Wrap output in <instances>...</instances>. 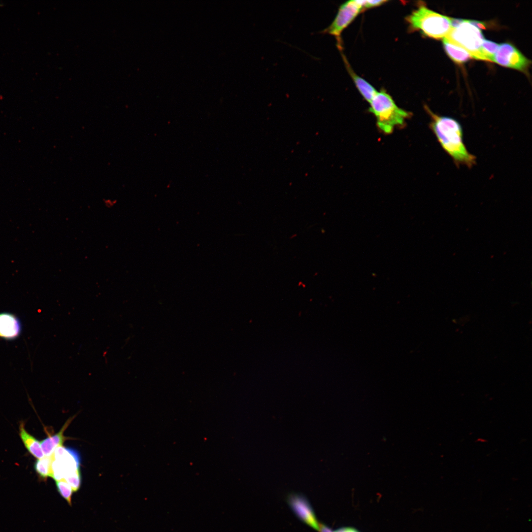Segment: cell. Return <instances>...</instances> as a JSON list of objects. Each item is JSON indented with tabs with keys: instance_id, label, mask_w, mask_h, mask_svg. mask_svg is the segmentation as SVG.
I'll return each mask as SVG.
<instances>
[{
	"instance_id": "obj_1",
	"label": "cell",
	"mask_w": 532,
	"mask_h": 532,
	"mask_svg": "<svg viewBox=\"0 0 532 532\" xmlns=\"http://www.w3.org/2000/svg\"><path fill=\"white\" fill-rule=\"evenodd\" d=\"M431 120L430 127L442 149L457 166L471 167L476 157L467 149L463 141L462 126L455 119L433 113L426 107Z\"/></svg>"
},
{
	"instance_id": "obj_2",
	"label": "cell",
	"mask_w": 532,
	"mask_h": 532,
	"mask_svg": "<svg viewBox=\"0 0 532 532\" xmlns=\"http://www.w3.org/2000/svg\"><path fill=\"white\" fill-rule=\"evenodd\" d=\"M369 103V111L375 117L378 129L385 134H391L396 128L403 126L411 115L399 107L384 90L377 92Z\"/></svg>"
},
{
	"instance_id": "obj_3",
	"label": "cell",
	"mask_w": 532,
	"mask_h": 532,
	"mask_svg": "<svg viewBox=\"0 0 532 532\" xmlns=\"http://www.w3.org/2000/svg\"><path fill=\"white\" fill-rule=\"evenodd\" d=\"M411 31H419L434 39L445 37L452 28V18L421 5L405 18Z\"/></svg>"
},
{
	"instance_id": "obj_4",
	"label": "cell",
	"mask_w": 532,
	"mask_h": 532,
	"mask_svg": "<svg viewBox=\"0 0 532 532\" xmlns=\"http://www.w3.org/2000/svg\"><path fill=\"white\" fill-rule=\"evenodd\" d=\"M444 38L466 51L471 58L479 60L484 37L480 29L470 20L452 18V28Z\"/></svg>"
},
{
	"instance_id": "obj_5",
	"label": "cell",
	"mask_w": 532,
	"mask_h": 532,
	"mask_svg": "<svg viewBox=\"0 0 532 532\" xmlns=\"http://www.w3.org/2000/svg\"><path fill=\"white\" fill-rule=\"evenodd\" d=\"M364 10L362 0H349L339 7L336 16L332 23L321 31L334 36L337 41V46L340 50L342 49L341 34L343 30L355 19L358 15Z\"/></svg>"
},
{
	"instance_id": "obj_6",
	"label": "cell",
	"mask_w": 532,
	"mask_h": 532,
	"mask_svg": "<svg viewBox=\"0 0 532 532\" xmlns=\"http://www.w3.org/2000/svg\"><path fill=\"white\" fill-rule=\"evenodd\" d=\"M493 62L502 66L524 72L527 70L531 64V62L520 51L509 43L499 44Z\"/></svg>"
},
{
	"instance_id": "obj_7",
	"label": "cell",
	"mask_w": 532,
	"mask_h": 532,
	"mask_svg": "<svg viewBox=\"0 0 532 532\" xmlns=\"http://www.w3.org/2000/svg\"><path fill=\"white\" fill-rule=\"evenodd\" d=\"M289 502L292 509L300 520L319 531V524L317 523L311 506L304 498L296 495H292L289 498Z\"/></svg>"
},
{
	"instance_id": "obj_8",
	"label": "cell",
	"mask_w": 532,
	"mask_h": 532,
	"mask_svg": "<svg viewBox=\"0 0 532 532\" xmlns=\"http://www.w3.org/2000/svg\"><path fill=\"white\" fill-rule=\"evenodd\" d=\"M22 324L15 314L9 312L0 313V338L14 340L22 332Z\"/></svg>"
},
{
	"instance_id": "obj_9",
	"label": "cell",
	"mask_w": 532,
	"mask_h": 532,
	"mask_svg": "<svg viewBox=\"0 0 532 532\" xmlns=\"http://www.w3.org/2000/svg\"><path fill=\"white\" fill-rule=\"evenodd\" d=\"M52 460L58 461L63 467L65 474L79 469L80 458L78 452L72 448L60 446L50 456Z\"/></svg>"
},
{
	"instance_id": "obj_10",
	"label": "cell",
	"mask_w": 532,
	"mask_h": 532,
	"mask_svg": "<svg viewBox=\"0 0 532 532\" xmlns=\"http://www.w3.org/2000/svg\"><path fill=\"white\" fill-rule=\"evenodd\" d=\"M74 417V416L69 418L58 432L49 436L40 442L41 448L45 457L50 456L56 448L63 446L64 442L68 438L64 436V433Z\"/></svg>"
},
{
	"instance_id": "obj_11",
	"label": "cell",
	"mask_w": 532,
	"mask_h": 532,
	"mask_svg": "<svg viewBox=\"0 0 532 532\" xmlns=\"http://www.w3.org/2000/svg\"><path fill=\"white\" fill-rule=\"evenodd\" d=\"M342 56L347 70L355 86L363 97L369 103L378 91L367 81L355 73L352 69L344 55H342Z\"/></svg>"
},
{
	"instance_id": "obj_12",
	"label": "cell",
	"mask_w": 532,
	"mask_h": 532,
	"mask_svg": "<svg viewBox=\"0 0 532 532\" xmlns=\"http://www.w3.org/2000/svg\"><path fill=\"white\" fill-rule=\"evenodd\" d=\"M19 433L23 443L31 454L37 459L45 457L40 442L27 432L24 423H21L20 425Z\"/></svg>"
},
{
	"instance_id": "obj_13",
	"label": "cell",
	"mask_w": 532,
	"mask_h": 532,
	"mask_svg": "<svg viewBox=\"0 0 532 532\" xmlns=\"http://www.w3.org/2000/svg\"><path fill=\"white\" fill-rule=\"evenodd\" d=\"M444 48L448 56L455 63L462 64L471 58L470 54L464 49L443 38Z\"/></svg>"
},
{
	"instance_id": "obj_14",
	"label": "cell",
	"mask_w": 532,
	"mask_h": 532,
	"mask_svg": "<svg viewBox=\"0 0 532 532\" xmlns=\"http://www.w3.org/2000/svg\"><path fill=\"white\" fill-rule=\"evenodd\" d=\"M499 44L484 38L481 45L479 60L493 62Z\"/></svg>"
},
{
	"instance_id": "obj_15",
	"label": "cell",
	"mask_w": 532,
	"mask_h": 532,
	"mask_svg": "<svg viewBox=\"0 0 532 532\" xmlns=\"http://www.w3.org/2000/svg\"><path fill=\"white\" fill-rule=\"evenodd\" d=\"M51 460L50 456H45L42 459H38L34 463V467L36 472L43 479L50 477Z\"/></svg>"
},
{
	"instance_id": "obj_16",
	"label": "cell",
	"mask_w": 532,
	"mask_h": 532,
	"mask_svg": "<svg viewBox=\"0 0 532 532\" xmlns=\"http://www.w3.org/2000/svg\"><path fill=\"white\" fill-rule=\"evenodd\" d=\"M57 490L61 496L66 500L68 504L71 505L72 496L74 492L71 487L63 479L56 481Z\"/></svg>"
},
{
	"instance_id": "obj_17",
	"label": "cell",
	"mask_w": 532,
	"mask_h": 532,
	"mask_svg": "<svg viewBox=\"0 0 532 532\" xmlns=\"http://www.w3.org/2000/svg\"><path fill=\"white\" fill-rule=\"evenodd\" d=\"M74 492L77 491L81 486V474L80 468L66 473L64 478Z\"/></svg>"
},
{
	"instance_id": "obj_18",
	"label": "cell",
	"mask_w": 532,
	"mask_h": 532,
	"mask_svg": "<svg viewBox=\"0 0 532 532\" xmlns=\"http://www.w3.org/2000/svg\"><path fill=\"white\" fill-rule=\"evenodd\" d=\"M387 0H362L364 10L379 6L386 2Z\"/></svg>"
},
{
	"instance_id": "obj_19",
	"label": "cell",
	"mask_w": 532,
	"mask_h": 532,
	"mask_svg": "<svg viewBox=\"0 0 532 532\" xmlns=\"http://www.w3.org/2000/svg\"><path fill=\"white\" fill-rule=\"evenodd\" d=\"M357 532L356 530H355L354 529L347 528L341 529L338 530H337V531H336L335 532Z\"/></svg>"
}]
</instances>
